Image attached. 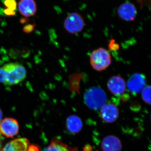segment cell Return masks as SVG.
<instances>
[{
	"label": "cell",
	"mask_w": 151,
	"mask_h": 151,
	"mask_svg": "<svg viewBox=\"0 0 151 151\" xmlns=\"http://www.w3.org/2000/svg\"><path fill=\"white\" fill-rule=\"evenodd\" d=\"M1 68L4 76L5 85H16L26 78V70L20 63H10L3 65Z\"/></svg>",
	"instance_id": "cell-1"
},
{
	"label": "cell",
	"mask_w": 151,
	"mask_h": 151,
	"mask_svg": "<svg viewBox=\"0 0 151 151\" xmlns=\"http://www.w3.org/2000/svg\"><path fill=\"white\" fill-rule=\"evenodd\" d=\"M84 100L88 107L93 110H97L105 104L107 95L103 89L94 86L90 87L85 92Z\"/></svg>",
	"instance_id": "cell-2"
},
{
	"label": "cell",
	"mask_w": 151,
	"mask_h": 151,
	"mask_svg": "<svg viewBox=\"0 0 151 151\" xmlns=\"http://www.w3.org/2000/svg\"><path fill=\"white\" fill-rule=\"evenodd\" d=\"M112 61L110 52L107 50L100 47L92 52L90 56V64L94 70L98 71L105 70Z\"/></svg>",
	"instance_id": "cell-3"
},
{
	"label": "cell",
	"mask_w": 151,
	"mask_h": 151,
	"mask_svg": "<svg viewBox=\"0 0 151 151\" xmlns=\"http://www.w3.org/2000/svg\"><path fill=\"white\" fill-rule=\"evenodd\" d=\"M64 29L69 33L76 34L83 30L85 26L84 19L81 14L73 12L69 14L63 23Z\"/></svg>",
	"instance_id": "cell-4"
},
{
	"label": "cell",
	"mask_w": 151,
	"mask_h": 151,
	"mask_svg": "<svg viewBox=\"0 0 151 151\" xmlns=\"http://www.w3.org/2000/svg\"><path fill=\"white\" fill-rule=\"evenodd\" d=\"M117 14L122 20L126 22L133 21L137 16V10L134 4L126 2L119 6L117 9Z\"/></svg>",
	"instance_id": "cell-5"
},
{
	"label": "cell",
	"mask_w": 151,
	"mask_h": 151,
	"mask_svg": "<svg viewBox=\"0 0 151 151\" xmlns=\"http://www.w3.org/2000/svg\"><path fill=\"white\" fill-rule=\"evenodd\" d=\"M19 124L15 119L6 118L0 122V133L7 138H13L19 132Z\"/></svg>",
	"instance_id": "cell-6"
},
{
	"label": "cell",
	"mask_w": 151,
	"mask_h": 151,
	"mask_svg": "<svg viewBox=\"0 0 151 151\" xmlns=\"http://www.w3.org/2000/svg\"><path fill=\"white\" fill-rule=\"evenodd\" d=\"M146 84L145 75L137 73H134L130 76L127 81V86L130 92L136 94L142 92Z\"/></svg>",
	"instance_id": "cell-7"
},
{
	"label": "cell",
	"mask_w": 151,
	"mask_h": 151,
	"mask_svg": "<svg viewBox=\"0 0 151 151\" xmlns=\"http://www.w3.org/2000/svg\"><path fill=\"white\" fill-rule=\"evenodd\" d=\"M107 87L110 92L116 96L124 94L127 88V83L121 76H115L108 81Z\"/></svg>",
	"instance_id": "cell-8"
},
{
	"label": "cell",
	"mask_w": 151,
	"mask_h": 151,
	"mask_svg": "<svg viewBox=\"0 0 151 151\" xmlns=\"http://www.w3.org/2000/svg\"><path fill=\"white\" fill-rule=\"evenodd\" d=\"M118 108L114 104L111 103H105L101 107L100 115L103 121L108 123L116 121L119 116Z\"/></svg>",
	"instance_id": "cell-9"
},
{
	"label": "cell",
	"mask_w": 151,
	"mask_h": 151,
	"mask_svg": "<svg viewBox=\"0 0 151 151\" xmlns=\"http://www.w3.org/2000/svg\"><path fill=\"white\" fill-rule=\"evenodd\" d=\"M29 141L26 138H19L8 143L1 151H29Z\"/></svg>",
	"instance_id": "cell-10"
},
{
	"label": "cell",
	"mask_w": 151,
	"mask_h": 151,
	"mask_svg": "<svg viewBox=\"0 0 151 151\" xmlns=\"http://www.w3.org/2000/svg\"><path fill=\"white\" fill-rule=\"evenodd\" d=\"M18 9L23 16H33L36 12V4L34 0H20L19 3Z\"/></svg>",
	"instance_id": "cell-11"
},
{
	"label": "cell",
	"mask_w": 151,
	"mask_h": 151,
	"mask_svg": "<svg viewBox=\"0 0 151 151\" xmlns=\"http://www.w3.org/2000/svg\"><path fill=\"white\" fill-rule=\"evenodd\" d=\"M103 151H121L122 144L118 138L113 136H109L103 139L101 143Z\"/></svg>",
	"instance_id": "cell-12"
},
{
	"label": "cell",
	"mask_w": 151,
	"mask_h": 151,
	"mask_svg": "<svg viewBox=\"0 0 151 151\" xmlns=\"http://www.w3.org/2000/svg\"><path fill=\"white\" fill-rule=\"evenodd\" d=\"M44 151H78L76 147L68 145L58 139H54Z\"/></svg>",
	"instance_id": "cell-13"
},
{
	"label": "cell",
	"mask_w": 151,
	"mask_h": 151,
	"mask_svg": "<svg viewBox=\"0 0 151 151\" xmlns=\"http://www.w3.org/2000/svg\"><path fill=\"white\" fill-rule=\"evenodd\" d=\"M66 127L67 129L71 133H78L82 128V122L77 116H71L67 119Z\"/></svg>",
	"instance_id": "cell-14"
},
{
	"label": "cell",
	"mask_w": 151,
	"mask_h": 151,
	"mask_svg": "<svg viewBox=\"0 0 151 151\" xmlns=\"http://www.w3.org/2000/svg\"><path fill=\"white\" fill-rule=\"evenodd\" d=\"M6 9L5 10V13L7 15H13L16 8V3L14 0H6L5 2Z\"/></svg>",
	"instance_id": "cell-15"
},
{
	"label": "cell",
	"mask_w": 151,
	"mask_h": 151,
	"mask_svg": "<svg viewBox=\"0 0 151 151\" xmlns=\"http://www.w3.org/2000/svg\"><path fill=\"white\" fill-rule=\"evenodd\" d=\"M142 97L147 104H151V86H146L142 90Z\"/></svg>",
	"instance_id": "cell-16"
},
{
	"label": "cell",
	"mask_w": 151,
	"mask_h": 151,
	"mask_svg": "<svg viewBox=\"0 0 151 151\" xmlns=\"http://www.w3.org/2000/svg\"><path fill=\"white\" fill-rule=\"evenodd\" d=\"M33 28L34 25H27L26 26L24 27V31L26 32H30L33 29Z\"/></svg>",
	"instance_id": "cell-17"
},
{
	"label": "cell",
	"mask_w": 151,
	"mask_h": 151,
	"mask_svg": "<svg viewBox=\"0 0 151 151\" xmlns=\"http://www.w3.org/2000/svg\"><path fill=\"white\" fill-rule=\"evenodd\" d=\"M82 151H94L93 148L90 145H87L84 147Z\"/></svg>",
	"instance_id": "cell-18"
},
{
	"label": "cell",
	"mask_w": 151,
	"mask_h": 151,
	"mask_svg": "<svg viewBox=\"0 0 151 151\" xmlns=\"http://www.w3.org/2000/svg\"><path fill=\"white\" fill-rule=\"evenodd\" d=\"M29 151H39V150L37 147L32 145L29 146Z\"/></svg>",
	"instance_id": "cell-19"
},
{
	"label": "cell",
	"mask_w": 151,
	"mask_h": 151,
	"mask_svg": "<svg viewBox=\"0 0 151 151\" xmlns=\"http://www.w3.org/2000/svg\"><path fill=\"white\" fill-rule=\"evenodd\" d=\"M3 137L0 133V151L1 150L2 145Z\"/></svg>",
	"instance_id": "cell-20"
},
{
	"label": "cell",
	"mask_w": 151,
	"mask_h": 151,
	"mask_svg": "<svg viewBox=\"0 0 151 151\" xmlns=\"http://www.w3.org/2000/svg\"><path fill=\"white\" fill-rule=\"evenodd\" d=\"M3 117V113L2 111L0 109V122H1L2 119Z\"/></svg>",
	"instance_id": "cell-21"
},
{
	"label": "cell",
	"mask_w": 151,
	"mask_h": 151,
	"mask_svg": "<svg viewBox=\"0 0 151 151\" xmlns=\"http://www.w3.org/2000/svg\"><path fill=\"white\" fill-rule=\"evenodd\" d=\"M138 1H139V2L142 3L144 1H147V0H138ZM148 1H150V0H148Z\"/></svg>",
	"instance_id": "cell-22"
}]
</instances>
